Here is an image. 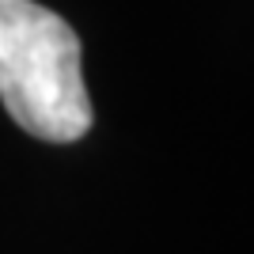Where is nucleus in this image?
<instances>
[{
    "label": "nucleus",
    "mask_w": 254,
    "mask_h": 254,
    "mask_svg": "<svg viewBox=\"0 0 254 254\" xmlns=\"http://www.w3.org/2000/svg\"><path fill=\"white\" fill-rule=\"evenodd\" d=\"M0 99L15 126L50 144H72L95 122L80 38L34 0H0Z\"/></svg>",
    "instance_id": "obj_1"
}]
</instances>
